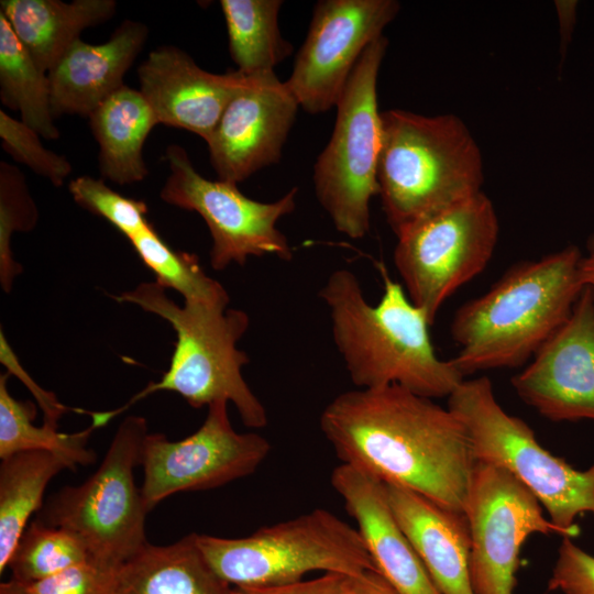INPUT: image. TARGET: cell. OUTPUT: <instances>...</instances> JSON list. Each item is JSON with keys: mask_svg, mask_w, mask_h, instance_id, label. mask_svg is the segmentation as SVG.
<instances>
[{"mask_svg": "<svg viewBox=\"0 0 594 594\" xmlns=\"http://www.w3.org/2000/svg\"><path fill=\"white\" fill-rule=\"evenodd\" d=\"M319 424L342 463L465 512L476 461L449 408L399 385L359 388L336 396Z\"/></svg>", "mask_w": 594, "mask_h": 594, "instance_id": "cell-1", "label": "cell"}, {"mask_svg": "<svg viewBox=\"0 0 594 594\" xmlns=\"http://www.w3.org/2000/svg\"><path fill=\"white\" fill-rule=\"evenodd\" d=\"M383 294L375 306L364 298L349 270L331 273L319 292L331 320L333 342L359 388L399 385L427 398L449 397L464 381L452 360L435 352L425 312L377 263Z\"/></svg>", "mask_w": 594, "mask_h": 594, "instance_id": "cell-2", "label": "cell"}, {"mask_svg": "<svg viewBox=\"0 0 594 594\" xmlns=\"http://www.w3.org/2000/svg\"><path fill=\"white\" fill-rule=\"evenodd\" d=\"M582 252L568 245L516 263L454 314L451 360L464 375L527 363L566 321L580 297Z\"/></svg>", "mask_w": 594, "mask_h": 594, "instance_id": "cell-3", "label": "cell"}, {"mask_svg": "<svg viewBox=\"0 0 594 594\" xmlns=\"http://www.w3.org/2000/svg\"><path fill=\"white\" fill-rule=\"evenodd\" d=\"M381 120L378 195L395 235L482 191V153L459 117L389 109Z\"/></svg>", "mask_w": 594, "mask_h": 594, "instance_id": "cell-4", "label": "cell"}, {"mask_svg": "<svg viewBox=\"0 0 594 594\" xmlns=\"http://www.w3.org/2000/svg\"><path fill=\"white\" fill-rule=\"evenodd\" d=\"M165 289L156 280L142 283L116 299L157 315L173 327L177 341L167 372L120 409L91 414L94 422L101 427L147 395L169 391L179 394L195 408L218 400L230 402L244 426L265 427L266 409L242 375V367L250 358L237 346L249 328L248 314L240 309L221 310L186 304L179 307L167 297Z\"/></svg>", "mask_w": 594, "mask_h": 594, "instance_id": "cell-5", "label": "cell"}, {"mask_svg": "<svg viewBox=\"0 0 594 594\" xmlns=\"http://www.w3.org/2000/svg\"><path fill=\"white\" fill-rule=\"evenodd\" d=\"M195 538L211 569L233 587L292 584L312 571L349 578L377 572L358 529L322 508L242 538Z\"/></svg>", "mask_w": 594, "mask_h": 594, "instance_id": "cell-6", "label": "cell"}, {"mask_svg": "<svg viewBox=\"0 0 594 594\" xmlns=\"http://www.w3.org/2000/svg\"><path fill=\"white\" fill-rule=\"evenodd\" d=\"M448 408L463 422L475 461L518 479L564 537L580 534L579 515L594 517V464L580 471L544 449L522 419L499 405L486 376L464 380L448 397Z\"/></svg>", "mask_w": 594, "mask_h": 594, "instance_id": "cell-7", "label": "cell"}, {"mask_svg": "<svg viewBox=\"0 0 594 594\" xmlns=\"http://www.w3.org/2000/svg\"><path fill=\"white\" fill-rule=\"evenodd\" d=\"M147 435L145 418H125L96 472L54 494L37 519L74 534L95 562L120 568L134 557L148 543V512L133 475Z\"/></svg>", "mask_w": 594, "mask_h": 594, "instance_id": "cell-8", "label": "cell"}, {"mask_svg": "<svg viewBox=\"0 0 594 594\" xmlns=\"http://www.w3.org/2000/svg\"><path fill=\"white\" fill-rule=\"evenodd\" d=\"M388 41H373L356 63L336 108L331 138L314 166L317 199L334 228L351 239L371 227L370 202L378 195L382 120L377 77Z\"/></svg>", "mask_w": 594, "mask_h": 594, "instance_id": "cell-9", "label": "cell"}, {"mask_svg": "<svg viewBox=\"0 0 594 594\" xmlns=\"http://www.w3.org/2000/svg\"><path fill=\"white\" fill-rule=\"evenodd\" d=\"M498 232L493 202L481 191L396 235L395 266L430 324L443 302L485 270Z\"/></svg>", "mask_w": 594, "mask_h": 594, "instance_id": "cell-10", "label": "cell"}, {"mask_svg": "<svg viewBox=\"0 0 594 594\" xmlns=\"http://www.w3.org/2000/svg\"><path fill=\"white\" fill-rule=\"evenodd\" d=\"M165 160L169 175L161 198L205 220L212 238L213 270L222 271L231 263L244 265L250 256L272 255L286 262L293 258V249L276 224L295 210L297 187L278 200L261 202L243 195L234 183L201 176L180 145H168Z\"/></svg>", "mask_w": 594, "mask_h": 594, "instance_id": "cell-11", "label": "cell"}, {"mask_svg": "<svg viewBox=\"0 0 594 594\" xmlns=\"http://www.w3.org/2000/svg\"><path fill=\"white\" fill-rule=\"evenodd\" d=\"M227 407L224 400L210 404L202 425L182 440L146 436L141 493L147 512L176 493L211 490L249 476L267 458L270 441L256 432H237Z\"/></svg>", "mask_w": 594, "mask_h": 594, "instance_id": "cell-12", "label": "cell"}, {"mask_svg": "<svg viewBox=\"0 0 594 594\" xmlns=\"http://www.w3.org/2000/svg\"><path fill=\"white\" fill-rule=\"evenodd\" d=\"M464 514L471 534L474 594H513L526 539L532 534L564 537L518 479L490 463L475 462Z\"/></svg>", "mask_w": 594, "mask_h": 594, "instance_id": "cell-13", "label": "cell"}, {"mask_svg": "<svg viewBox=\"0 0 594 594\" xmlns=\"http://www.w3.org/2000/svg\"><path fill=\"white\" fill-rule=\"evenodd\" d=\"M395 0H320L286 85L311 114L336 107L365 48L396 18Z\"/></svg>", "mask_w": 594, "mask_h": 594, "instance_id": "cell-14", "label": "cell"}, {"mask_svg": "<svg viewBox=\"0 0 594 594\" xmlns=\"http://www.w3.org/2000/svg\"><path fill=\"white\" fill-rule=\"evenodd\" d=\"M518 397L551 421L594 420V294L584 287L570 317L513 376Z\"/></svg>", "mask_w": 594, "mask_h": 594, "instance_id": "cell-15", "label": "cell"}, {"mask_svg": "<svg viewBox=\"0 0 594 594\" xmlns=\"http://www.w3.org/2000/svg\"><path fill=\"white\" fill-rule=\"evenodd\" d=\"M298 108L275 73L251 76L206 142L219 179L238 184L277 163Z\"/></svg>", "mask_w": 594, "mask_h": 594, "instance_id": "cell-16", "label": "cell"}, {"mask_svg": "<svg viewBox=\"0 0 594 594\" xmlns=\"http://www.w3.org/2000/svg\"><path fill=\"white\" fill-rule=\"evenodd\" d=\"M140 91L158 124L184 129L207 142L232 98L250 81L238 70L212 74L185 51L160 46L138 68Z\"/></svg>", "mask_w": 594, "mask_h": 594, "instance_id": "cell-17", "label": "cell"}, {"mask_svg": "<svg viewBox=\"0 0 594 594\" xmlns=\"http://www.w3.org/2000/svg\"><path fill=\"white\" fill-rule=\"evenodd\" d=\"M377 572L398 594H441L433 584L388 503L385 483L349 464L331 473Z\"/></svg>", "mask_w": 594, "mask_h": 594, "instance_id": "cell-18", "label": "cell"}, {"mask_svg": "<svg viewBox=\"0 0 594 594\" xmlns=\"http://www.w3.org/2000/svg\"><path fill=\"white\" fill-rule=\"evenodd\" d=\"M147 26L124 20L102 44L76 40L47 73L54 117L90 114L120 89L141 53Z\"/></svg>", "mask_w": 594, "mask_h": 594, "instance_id": "cell-19", "label": "cell"}, {"mask_svg": "<svg viewBox=\"0 0 594 594\" xmlns=\"http://www.w3.org/2000/svg\"><path fill=\"white\" fill-rule=\"evenodd\" d=\"M388 503L433 584L441 594H474L471 584V534L464 513L425 496L385 484Z\"/></svg>", "mask_w": 594, "mask_h": 594, "instance_id": "cell-20", "label": "cell"}, {"mask_svg": "<svg viewBox=\"0 0 594 594\" xmlns=\"http://www.w3.org/2000/svg\"><path fill=\"white\" fill-rule=\"evenodd\" d=\"M113 0H1L0 13L36 65L48 73L88 28L111 19Z\"/></svg>", "mask_w": 594, "mask_h": 594, "instance_id": "cell-21", "label": "cell"}, {"mask_svg": "<svg viewBox=\"0 0 594 594\" xmlns=\"http://www.w3.org/2000/svg\"><path fill=\"white\" fill-rule=\"evenodd\" d=\"M89 121L99 145L102 177L119 185L142 182L148 174L143 145L158 124L142 92L122 86L90 114Z\"/></svg>", "mask_w": 594, "mask_h": 594, "instance_id": "cell-22", "label": "cell"}, {"mask_svg": "<svg viewBox=\"0 0 594 594\" xmlns=\"http://www.w3.org/2000/svg\"><path fill=\"white\" fill-rule=\"evenodd\" d=\"M117 594H233L209 565L195 534L166 544L147 543L118 571Z\"/></svg>", "mask_w": 594, "mask_h": 594, "instance_id": "cell-23", "label": "cell"}, {"mask_svg": "<svg viewBox=\"0 0 594 594\" xmlns=\"http://www.w3.org/2000/svg\"><path fill=\"white\" fill-rule=\"evenodd\" d=\"M65 469L61 455L46 451L9 455L0 465V573L8 568L32 514L42 506L50 481Z\"/></svg>", "mask_w": 594, "mask_h": 594, "instance_id": "cell-24", "label": "cell"}, {"mask_svg": "<svg viewBox=\"0 0 594 594\" xmlns=\"http://www.w3.org/2000/svg\"><path fill=\"white\" fill-rule=\"evenodd\" d=\"M280 0H221L229 51L238 72L245 76L274 73L293 52L279 31Z\"/></svg>", "mask_w": 594, "mask_h": 594, "instance_id": "cell-25", "label": "cell"}, {"mask_svg": "<svg viewBox=\"0 0 594 594\" xmlns=\"http://www.w3.org/2000/svg\"><path fill=\"white\" fill-rule=\"evenodd\" d=\"M0 97L3 105L18 111L21 121L42 138H59V130L54 124L47 73L36 65L1 13Z\"/></svg>", "mask_w": 594, "mask_h": 594, "instance_id": "cell-26", "label": "cell"}, {"mask_svg": "<svg viewBox=\"0 0 594 594\" xmlns=\"http://www.w3.org/2000/svg\"><path fill=\"white\" fill-rule=\"evenodd\" d=\"M9 373L0 376V458L20 452L46 451L66 459L75 470L77 465H89L96 454L87 443L96 427L91 426L75 433H63L57 428L33 424L36 408L32 402H20L8 391Z\"/></svg>", "mask_w": 594, "mask_h": 594, "instance_id": "cell-27", "label": "cell"}, {"mask_svg": "<svg viewBox=\"0 0 594 594\" xmlns=\"http://www.w3.org/2000/svg\"><path fill=\"white\" fill-rule=\"evenodd\" d=\"M130 242L144 265L155 274L156 282L178 292L186 305L227 309L228 292L206 274L195 254L170 249L153 226Z\"/></svg>", "mask_w": 594, "mask_h": 594, "instance_id": "cell-28", "label": "cell"}, {"mask_svg": "<svg viewBox=\"0 0 594 594\" xmlns=\"http://www.w3.org/2000/svg\"><path fill=\"white\" fill-rule=\"evenodd\" d=\"M89 560L86 547L74 534L35 519L22 534L8 566L11 580L32 584Z\"/></svg>", "mask_w": 594, "mask_h": 594, "instance_id": "cell-29", "label": "cell"}, {"mask_svg": "<svg viewBox=\"0 0 594 594\" xmlns=\"http://www.w3.org/2000/svg\"><path fill=\"white\" fill-rule=\"evenodd\" d=\"M38 212L26 186L25 177L14 165L0 163V277L9 290L21 266L13 260L10 242L13 232L30 231Z\"/></svg>", "mask_w": 594, "mask_h": 594, "instance_id": "cell-30", "label": "cell"}, {"mask_svg": "<svg viewBox=\"0 0 594 594\" xmlns=\"http://www.w3.org/2000/svg\"><path fill=\"white\" fill-rule=\"evenodd\" d=\"M68 190L76 204L106 219L129 240L152 226L146 218L144 201L120 195L103 179L78 176L69 183Z\"/></svg>", "mask_w": 594, "mask_h": 594, "instance_id": "cell-31", "label": "cell"}, {"mask_svg": "<svg viewBox=\"0 0 594 594\" xmlns=\"http://www.w3.org/2000/svg\"><path fill=\"white\" fill-rule=\"evenodd\" d=\"M40 136L21 120L12 118L4 110L0 111V139L3 150L54 186H62L72 173V165L65 156L45 148Z\"/></svg>", "mask_w": 594, "mask_h": 594, "instance_id": "cell-32", "label": "cell"}, {"mask_svg": "<svg viewBox=\"0 0 594 594\" xmlns=\"http://www.w3.org/2000/svg\"><path fill=\"white\" fill-rule=\"evenodd\" d=\"M118 571L89 560L43 581L19 584L25 594H117Z\"/></svg>", "mask_w": 594, "mask_h": 594, "instance_id": "cell-33", "label": "cell"}, {"mask_svg": "<svg viewBox=\"0 0 594 594\" xmlns=\"http://www.w3.org/2000/svg\"><path fill=\"white\" fill-rule=\"evenodd\" d=\"M549 591L562 594H594V556L562 537L548 582Z\"/></svg>", "mask_w": 594, "mask_h": 594, "instance_id": "cell-34", "label": "cell"}, {"mask_svg": "<svg viewBox=\"0 0 594 594\" xmlns=\"http://www.w3.org/2000/svg\"><path fill=\"white\" fill-rule=\"evenodd\" d=\"M349 576L337 573L286 585L262 587H233V594H348Z\"/></svg>", "mask_w": 594, "mask_h": 594, "instance_id": "cell-35", "label": "cell"}, {"mask_svg": "<svg viewBox=\"0 0 594 594\" xmlns=\"http://www.w3.org/2000/svg\"><path fill=\"white\" fill-rule=\"evenodd\" d=\"M348 594H398L395 588L376 571H369L355 578H349Z\"/></svg>", "mask_w": 594, "mask_h": 594, "instance_id": "cell-36", "label": "cell"}, {"mask_svg": "<svg viewBox=\"0 0 594 594\" xmlns=\"http://www.w3.org/2000/svg\"><path fill=\"white\" fill-rule=\"evenodd\" d=\"M580 278L583 287L591 288L594 294V234L587 241L586 254H582Z\"/></svg>", "mask_w": 594, "mask_h": 594, "instance_id": "cell-37", "label": "cell"}, {"mask_svg": "<svg viewBox=\"0 0 594 594\" xmlns=\"http://www.w3.org/2000/svg\"><path fill=\"white\" fill-rule=\"evenodd\" d=\"M0 594H25V593L22 586L18 582L10 580L8 582L1 583Z\"/></svg>", "mask_w": 594, "mask_h": 594, "instance_id": "cell-38", "label": "cell"}]
</instances>
